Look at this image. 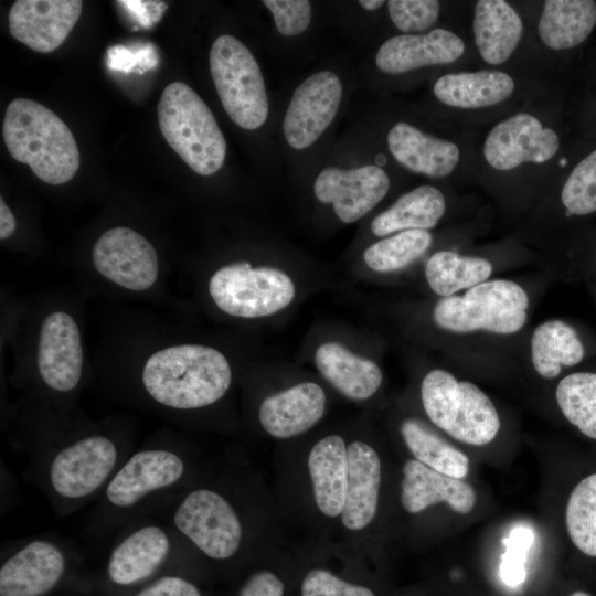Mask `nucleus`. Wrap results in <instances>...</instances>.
<instances>
[{
    "label": "nucleus",
    "instance_id": "9",
    "mask_svg": "<svg viewBox=\"0 0 596 596\" xmlns=\"http://www.w3.org/2000/svg\"><path fill=\"white\" fill-rule=\"evenodd\" d=\"M210 71L224 110L241 128H259L268 116V99L258 63L236 38L219 36L210 50Z\"/></svg>",
    "mask_w": 596,
    "mask_h": 596
},
{
    "label": "nucleus",
    "instance_id": "32",
    "mask_svg": "<svg viewBox=\"0 0 596 596\" xmlns=\"http://www.w3.org/2000/svg\"><path fill=\"white\" fill-rule=\"evenodd\" d=\"M402 437L416 460L447 476L462 479L469 471V459L424 422L407 418L401 424Z\"/></svg>",
    "mask_w": 596,
    "mask_h": 596
},
{
    "label": "nucleus",
    "instance_id": "40",
    "mask_svg": "<svg viewBox=\"0 0 596 596\" xmlns=\"http://www.w3.org/2000/svg\"><path fill=\"white\" fill-rule=\"evenodd\" d=\"M135 596H202V594L191 581L169 574L147 584Z\"/></svg>",
    "mask_w": 596,
    "mask_h": 596
},
{
    "label": "nucleus",
    "instance_id": "19",
    "mask_svg": "<svg viewBox=\"0 0 596 596\" xmlns=\"http://www.w3.org/2000/svg\"><path fill=\"white\" fill-rule=\"evenodd\" d=\"M465 52L464 41L446 29L426 34H402L387 39L379 49L376 66L384 73L400 74L415 68L449 64Z\"/></svg>",
    "mask_w": 596,
    "mask_h": 596
},
{
    "label": "nucleus",
    "instance_id": "10",
    "mask_svg": "<svg viewBox=\"0 0 596 596\" xmlns=\"http://www.w3.org/2000/svg\"><path fill=\"white\" fill-rule=\"evenodd\" d=\"M209 292L223 312L259 318L287 307L295 297V285L277 268H253L249 263L241 262L219 268L210 278Z\"/></svg>",
    "mask_w": 596,
    "mask_h": 596
},
{
    "label": "nucleus",
    "instance_id": "46",
    "mask_svg": "<svg viewBox=\"0 0 596 596\" xmlns=\"http://www.w3.org/2000/svg\"><path fill=\"white\" fill-rule=\"evenodd\" d=\"M570 596H592V595L582 590H577V592L572 593Z\"/></svg>",
    "mask_w": 596,
    "mask_h": 596
},
{
    "label": "nucleus",
    "instance_id": "44",
    "mask_svg": "<svg viewBox=\"0 0 596 596\" xmlns=\"http://www.w3.org/2000/svg\"><path fill=\"white\" fill-rule=\"evenodd\" d=\"M15 219L4 200L0 199V238H9L15 231Z\"/></svg>",
    "mask_w": 596,
    "mask_h": 596
},
{
    "label": "nucleus",
    "instance_id": "4",
    "mask_svg": "<svg viewBox=\"0 0 596 596\" xmlns=\"http://www.w3.org/2000/svg\"><path fill=\"white\" fill-rule=\"evenodd\" d=\"M2 132L11 157L26 163L45 183H66L79 168V151L70 128L38 102L13 99L6 109Z\"/></svg>",
    "mask_w": 596,
    "mask_h": 596
},
{
    "label": "nucleus",
    "instance_id": "3",
    "mask_svg": "<svg viewBox=\"0 0 596 596\" xmlns=\"http://www.w3.org/2000/svg\"><path fill=\"white\" fill-rule=\"evenodd\" d=\"M188 468L185 456L173 446H146L130 453L98 497L93 530H111L147 504L173 496Z\"/></svg>",
    "mask_w": 596,
    "mask_h": 596
},
{
    "label": "nucleus",
    "instance_id": "23",
    "mask_svg": "<svg viewBox=\"0 0 596 596\" xmlns=\"http://www.w3.org/2000/svg\"><path fill=\"white\" fill-rule=\"evenodd\" d=\"M392 156L406 169L433 178L448 175L459 161L456 143L400 121L387 134Z\"/></svg>",
    "mask_w": 596,
    "mask_h": 596
},
{
    "label": "nucleus",
    "instance_id": "34",
    "mask_svg": "<svg viewBox=\"0 0 596 596\" xmlns=\"http://www.w3.org/2000/svg\"><path fill=\"white\" fill-rule=\"evenodd\" d=\"M432 242L433 237L428 231H402L369 246L363 254V259L375 272H395L423 255Z\"/></svg>",
    "mask_w": 596,
    "mask_h": 596
},
{
    "label": "nucleus",
    "instance_id": "24",
    "mask_svg": "<svg viewBox=\"0 0 596 596\" xmlns=\"http://www.w3.org/2000/svg\"><path fill=\"white\" fill-rule=\"evenodd\" d=\"M315 362L322 376L351 400H366L380 387L383 374L379 365L359 356L338 342L318 347Z\"/></svg>",
    "mask_w": 596,
    "mask_h": 596
},
{
    "label": "nucleus",
    "instance_id": "31",
    "mask_svg": "<svg viewBox=\"0 0 596 596\" xmlns=\"http://www.w3.org/2000/svg\"><path fill=\"white\" fill-rule=\"evenodd\" d=\"M491 273L492 265L488 259L451 251L436 252L425 266L429 288L441 297L454 296L459 290L487 281Z\"/></svg>",
    "mask_w": 596,
    "mask_h": 596
},
{
    "label": "nucleus",
    "instance_id": "36",
    "mask_svg": "<svg viewBox=\"0 0 596 596\" xmlns=\"http://www.w3.org/2000/svg\"><path fill=\"white\" fill-rule=\"evenodd\" d=\"M561 200L567 215L583 216L596 212V150L570 173Z\"/></svg>",
    "mask_w": 596,
    "mask_h": 596
},
{
    "label": "nucleus",
    "instance_id": "16",
    "mask_svg": "<svg viewBox=\"0 0 596 596\" xmlns=\"http://www.w3.org/2000/svg\"><path fill=\"white\" fill-rule=\"evenodd\" d=\"M38 369L50 390L66 394L82 379L83 348L76 321L64 311L47 315L41 326Z\"/></svg>",
    "mask_w": 596,
    "mask_h": 596
},
{
    "label": "nucleus",
    "instance_id": "17",
    "mask_svg": "<svg viewBox=\"0 0 596 596\" xmlns=\"http://www.w3.org/2000/svg\"><path fill=\"white\" fill-rule=\"evenodd\" d=\"M390 179L379 166L370 164L344 170L323 169L313 189L317 199L331 203L344 223H353L370 212L387 193Z\"/></svg>",
    "mask_w": 596,
    "mask_h": 596
},
{
    "label": "nucleus",
    "instance_id": "1",
    "mask_svg": "<svg viewBox=\"0 0 596 596\" xmlns=\"http://www.w3.org/2000/svg\"><path fill=\"white\" fill-rule=\"evenodd\" d=\"M130 453L113 436L93 432L39 449L28 470L53 511L65 517L98 499Z\"/></svg>",
    "mask_w": 596,
    "mask_h": 596
},
{
    "label": "nucleus",
    "instance_id": "30",
    "mask_svg": "<svg viewBox=\"0 0 596 596\" xmlns=\"http://www.w3.org/2000/svg\"><path fill=\"white\" fill-rule=\"evenodd\" d=\"M596 24V2L592 0H547L538 32L552 50H567L584 42Z\"/></svg>",
    "mask_w": 596,
    "mask_h": 596
},
{
    "label": "nucleus",
    "instance_id": "37",
    "mask_svg": "<svg viewBox=\"0 0 596 596\" xmlns=\"http://www.w3.org/2000/svg\"><path fill=\"white\" fill-rule=\"evenodd\" d=\"M387 9L394 25L405 33H411L434 25L440 6L436 0H390Z\"/></svg>",
    "mask_w": 596,
    "mask_h": 596
},
{
    "label": "nucleus",
    "instance_id": "7",
    "mask_svg": "<svg viewBox=\"0 0 596 596\" xmlns=\"http://www.w3.org/2000/svg\"><path fill=\"white\" fill-rule=\"evenodd\" d=\"M529 297L514 281L487 280L464 295L439 299L433 319L441 329L466 333L486 330L512 334L523 328L528 319Z\"/></svg>",
    "mask_w": 596,
    "mask_h": 596
},
{
    "label": "nucleus",
    "instance_id": "11",
    "mask_svg": "<svg viewBox=\"0 0 596 596\" xmlns=\"http://www.w3.org/2000/svg\"><path fill=\"white\" fill-rule=\"evenodd\" d=\"M182 536L166 521H134L114 543L106 563L109 581L131 586L157 574L178 547Z\"/></svg>",
    "mask_w": 596,
    "mask_h": 596
},
{
    "label": "nucleus",
    "instance_id": "43",
    "mask_svg": "<svg viewBox=\"0 0 596 596\" xmlns=\"http://www.w3.org/2000/svg\"><path fill=\"white\" fill-rule=\"evenodd\" d=\"M534 540L532 530L528 526H517L512 529L509 535L503 540L505 547H513L528 552Z\"/></svg>",
    "mask_w": 596,
    "mask_h": 596
},
{
    "label": "nucleus",
    "instance_id": "2",
    "mask_svg": "<svg viewBox=\"0 0 596 596\" xmlns=\"http://www.w3.org/2000/svg\"><path fill=\"white\" fill-rule=\"evenodd\" d=\"M232 371L216 349L179 344L152 353L141 371L149 397L174 411H192L214 404L227 392Z\"/></svg>",
    "mask_w": 596,
    "mask_h": 596
},
{
    "label": "nucleus",
    "instance_id": "39",
    "mask_svg": "<svg viewBox=\"0 0 596 596\" xmlns=\"http://www.w3.org/2000/svg\"><path fill=\"white\" fill-rule=\"evenodd\" d=\"M273 13L278 32L291 36L304 32L311 19V4L307 0H264Z\"/></svg>",
    "mask_w": 596,
    "mask_h": 596
},
{
    "label": "nucleus",
    "instance_id": "28",
    "mask_svg": "<svg viewBox=\"0 0 596 596\" xmlns=\"http://www.w3.org/2000/svg\"><path fill=\"white\" fill-rule=\"evenodd\" d=\"M586 345L577 329L554 319L539 324L531 338L534 370L544 379H554L563 368L579 365L586 358Z\"/></svg>",
    "mask_w": 596,
    "mask_h": 596
},
{
    "label": "nucleus",
    "instance_id": "12",
    "mask_svg": "<svg viewBox=\"0 0 596 596\" xmlns=\"http://www.w3.org/2000/svg\"><path fill=\"white\" fill-rule=\"evenodd\" d=\"M92 260L102 276L134 291L149 289L159 274V260L152 244L127 226L105 231L94 244Z\"/></svg>",
    "mask_w": 596,
    "mask_h": 596
},
{
    "label": "nucleus",
    "instance_id": "26",
    "mask_svg": "<svg viewBox=\"0 0 596 596\" xmlns=\"http://www.w3.org/2000/svg\"><path fill=\"white\" fill-rule=\"evenodd\" d=\"M522 21L517 11L503 0H479L475 6L473 34L485 62L498 65L505 62L522 36Z\"/></svg>",
    "mask_w": 596,
    "mask_h": 596
},
{
    "label": "nucleus",
    "instance_id": "27",
    "mask_svg": "<svg viewBox=\"0 0 596 596\" xmlns=\"http://www.w3.org/2000/svg\"><path fill=\"white\" fill-rule=\"evenodd\" d=\"M513 89L512 77L494 70L446 74L434 85L439 102L465 109L497 105L509 98Z\"/></svg>",
    "mask_w": 596,
    "mask_h": 596
},
{
    "label": "nucleus",
    "instance_id": "18",
    "mask_svg": "<svg viewBox=\"0 0 596 596\" xmlns=\"http://www.w3.org/2000/svg\"><path fill=\"white\" fill-rule=\"evenodd\" d=\"M79 0H17L9 12L10 34L39 53L61 46L81 17Z\"/></svg>",
    "mask_w": 596,
    "mask_h": 596
},
{
    "label": "nucleus",
    "instance_id": "8",
    "mask_svg": "<svg viewBox=\"0 0 596 596\" xmlns=\"http://www.w3.org/2000/svg\"><path fill=\"white\" fill-rule=\"evenodd\" d=\"M161 501L168 502L164 521L209 558L225 561L240 550L243 524L233 504L221 492L198 488L182 494L174 503L168 499Z\"/></svg>",
    "mask_w": 596,
    "mask_h": 596
},
{
    "label": "nucleus",
    "instance_id": "13",
    "mask_svg": "<svg viewBox=\"0 0 596 596\" xmlns=\"http://www.w3.org/2000/svg\"><path fill=\"white\" fill-rule=\"evenodd\" d=\"M57 541L28 540L15 546L1 563L0 596H44L62 579L68 556Z\"/></svg>",
    "mask_w": 596,
    "mask_h": 596
},
{
    "label": "nucleus",
    "instance_id": "14",
    "mask_svg": "<svg viewBox=\"0 0 596 596\" xmlns=\"http://www.w3.org/2000/svg\"><path fill=\"white\" fill-rule=\"evenodd\" d=\"M342 97L341 82L333 72L321 71L306 78L294 92L284 119V135L294 149L312 145L331 124Z\"/></svg>",
    "mask_w": 596,
    "mask_h": 596
},
{
    "label": "nucleus",
    "instance_id": "33",
    "mask_svg": "<svg viewBox=\"0 0 596 596\" xmlns=\"http://www.w3.org/2000/svg\"><path fill=\"white\" fill-rule=\"evenodd\" d=\"M555 398L568 423L596 440V371H575L561 379Z\"/></svg>",
    "mask_w": 596,
    "mask_h": 596
},
{
    "label": "nucleus",
    "instance_id": "41",
    "mask_svg": "<svg viewBox=\"0 0 596 596\" xmlns=\"http://www.w3.org/2000/svg\"><path fill=\"white\" fill-rule=\"evenodd\" d=\"M283 582L269 571L253 573L243 584L238 596H283Z\"/></svg>",
    "mask_w": 596,
    "mask_h": 596
},
{
    "label": "nucleus",
    "instance_id": "6",
    "mask_svg": "<svg viewBox=\"0 0 596 596\" xmlns=\"http://www.w3.org/2000/svg\"><path fill=\"white\" fill-rule=\"evenodd\" d=\"M421 397L428 418L459 441L483 446L500 429L499 414L489 396L445 370L434 369L425 375Z\"/></svg>",
    "mask_w": 596,
    "mask_h": 596
},
{
    "label": "nucleus",
    "instance_id": "21",
    "mask_svg": "<svg viewBox=\"0 0 596 596\" xmlns=\"http://www.w3.org/2000/svg\"><path fill=\"white\" fill-rule=\"evenodd\" d=\"M403 475L401 500L409 513L440 502L460 514L469 513L475 507L476 492L461 479L438 472L416 459L406 461Z\"/></svg>",
    "mask_w": 596,
    "mask_h": 596
},
{
    "label": "nucleus",
    "instance_id": "38",
    "mask_svg": "<svg viewBox=\"0 0 596 596\" xmlns=\"http://www.w3.org/2000/svg\"><path fill=\"white\" fill-rule=\"evenodd\" d=\"M301 596H375L362 585L347 582L323 568L309 571L301 583Z\"/></svg>",
    "mask_w": 596,
    "mask_h": 596
},
{
    "label": "nucleus",
    "instance_id": "22",
    "mask_svg": "<svg viewBox=\"0 0 596 596\" xmlns=\"http://www.w3.org/2000/svg\"><path fill=\"white\" fill-rule=\"evenodd\" d=\"M348 450V481L341 520L350 530L368 526L375 517L381 485V461L376 451L362 441Z\"/></svg>",
    "mask_w": 596,
    "mask_h": 596
},
{
    "label": "nucleus",
    "instance_id": "25",
    "mask_svg": "<svg viewBox=\"0 0 596 596\" xmlns=\"http://www.w3.org/2000/svg\"><path fill=\"white\" fill-rule=\"evenodd\" d=\"M308 469L319 510L328 517L341 514L348 481V450L343 439L330 435L319 440L310 450Z\"/></svg>",
    "mask_w": 596,
    "mask_h": 596
},
{
    "label": "nucleus",
    "instance_id": "35",
    "mask_svg": "<svg viewBox=\"0 0 596 596\" xmlns=\"http://www.w3.org/2000/svg\"><path fill=\"white\" fill-rule=\"evenodd\" d=\"M565 523L573 544L585 555L596 557V473L582 479L572 490Z\"/></svg>",
    "mask_w": 596,
    "mask_h": 596
},
{
    "label": "nucleus",
    "instance_id": "42",
    "mask_svg": "<svg viewBox=\"0 0 596 596\" xmlns=\"http://www.w3.org/2000/svg\"><path fill=\"white\" fill-rule=\"evenodd\" d=\"M525 552L505 547L500 564V576L505 585L517 587L525 581Z\"/></svg>",
    "mask_w": 596,
    "mask_h": 596
},
{
    "label": "nucleus",
    "instance_id": "45",
    "mask_svg": "<svg viewBox=\"0 0 596 596\" xmlns=\"http://www.w3.org/2000/svg\"><path fill=\"white\" fill-rule=\"evenodd\" d=\"M359 3L364 9L373 11L381 8L385 2L383 0H360Z\"/></svg>",
    "mask_w": 596,
    "mask_h": 596
},
{
    "label": "nucleus",
    "instance_id": "15",
    "mask_svg": "<svg viewBox=\"0 0 596 596\" xmlns=\"http://www.w3.org/2000/svg\"><path fill=\"white\" fill-rule=\"evenodd\" d=\"M557 134L528 114L519 113L497 124L488 134L483 155L497 170H511L524 162L542 163L558 150Z\"/></svg>",
    "mask_w": 596,
    "mask_h": 596
},
{
    "label": "nucleus",
    "instance_id": "29",
    "mask_svg": "<svg viewBox=\"0 0 596 596\" xmlns=\"http://www.w3.org/2000/svg\"><path fill=\"white\" fill-rule=\"evenodd\" d=\"M443 192L432 185H421L401 195L393 205L375 216L371 231L385 236L407 230L433 228L445 213Z\"/></svg>",
    "mask_w": 596,
    "mask_h": 596
},
{
    "label": "nucleus",
    "instance_id": "5",
    "mask_svg": "<svg viewBox=\"0 0 596 596\" xmlns=\"http://www.w3.org/2000/svg\"><path fill=\"white\" fill-rule=\"evenodd\" d=\"M157 113L163 138L195 173L212 175L222 168L225 138L207 105L190 86L170 83Z\"/></svg>",
    "mask_w": 596,
    "mask_h": 596
},
{
    "label": "nucleus",
    "instance_id": "20",
    "mask_svg": "<svg viewBox=\"0 0 596 596\" xmlns=\"http://www.w3.org/2000/svg\"><path fill=\"white\" fill-rule=\"evenodd\" d=\"M326 395L316 383L305 382L266 397L258 412L263 428L277 438H288L311 428L323 415Z\"/></svg>",
    "mask_w": 596,
    "mask_h": 596
}]
</instances>
